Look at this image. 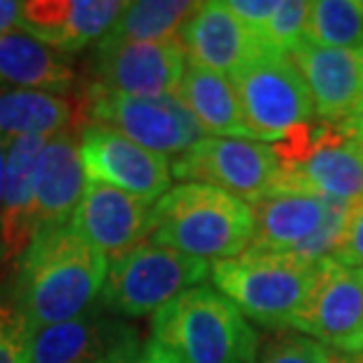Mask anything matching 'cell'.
<instances>
[{"mask_svg":"<svg viewBox=\"0 0 363 363\" xmlns=\"http://www.w3.org/2000/svg\"><path fill=\"white\" fill-rule=\"evenodd\" d=\"M231 83L257 142H279L316 116L307 83L290 55L264 50L236 71Z\"/></svg>","mask_w":363,"mask_h":363,"instance_id":"cell-7","label":"cell"},{"mask_svg":"<svg viewBox=\"0 0 363 363\" xmlns=\"http://www.w3.org/2000/svg\"><path fill=\"white\" fill-rule=\"evenodd\" d=\"M252 231L255 220L245 201L222 189L184 182L154 203L147 243L222 262L250 248Z\"/></svg>","mask_w":363,"mask_h":363,"instance_id":"cell-2","label":"cell"},{"mask_svg":"<svg viewBox=\"0 0 363 363\" xmlns=\"http://www.w3.org/2000/svg\"><path fill=\"white\" fill-rule=\"evenodd\" d=\"M307 83L314 113L325 123H342L363 97L361 60L354 50L318 48L304 40L290 52Z\"/></svg>","mask_w":363,"mask_h":363,"instance_id":"cell-18","label":"cell"},{"mask_svg":"<svg viewBox=\"0 0 363 363\" xmlns=\"http://www.w3.org/2000/svg\"><path fill=\"white\" fill-rule=\"evenodd\" d=\"M33 328L12 304H0V363H31Z\"/></svg>","mask_w":363,"mask_h":363,"instance_id":"cell-28","label":"cell"},{"mask_svg":"<svg viewBox=\"0 0 363 363\" xmlns=\"http://www.w3.org/2000/svg\"><path fill=\"white\" fill-rule=\"evenodd\" d=\"M125 10L118 0H31L21 3L19 24L60 55L99 43Z\"/></svg>","mask_w":363,"mask_h":363,"instance_id":"cell-15","label":"cell"},{"mask_svg":"<svg viewBox=\"0 0 363 363\" xmlns=\"http://www.w3.org/2000/svg\"><path fill=\"white\" fill-rule=\"evenodd\" d=\"M323 347L302 333L274 330L259 342L255 363H321Z\"/></svg>","mask_w":363,"mask_h":363,"instance_id":"cell-27","label":"cell"},{"mask_svg":"<svg viewBox=\"0 0 363 363\" xmlns=\"http://www.w3.org/2000/svg\"><path fill=\"white\" fill-rule=\"evenodd\" d=\"M304 189L323 199L357 203L363 199V142L340 123H314V137L300 161L283 170L274 189Z\"/></svg>","mask_w":363,"mask_h":363,"instance_id":"cell-12","label":"cell"},{"mask_svg":"<svg viewBox=\"0 0 363 363\" xmlns=\"http://www.w3.org/2000/svg\"><path fill=\"white\" fill-rule=\"evenodd\" d=\"M154 340L182 363H255L259 335L236 304L208 286L182 293L154 314Z\"/></svg>","mask_w":363,"mask_h":363,"instance_id":"cell-3","label":"cell"},{"mask_svg":"<svg viewBox=\"0 0 363 363\" xmlns=\"http://www.w3.org/2000/svg\"><path fill=\"white\" fill-rule=\"evenodd\" d=\"M172 177L222 189L245 203L274 191L281 161L272 144L257 140L206 137L170 163Z\"/></svg>","mask_w":363,"mask_h":363,"instance_id":"cell-8","label":"cell"},{"mask_svg":"<svg viewBox=\"0 0 363 363\" xmlns=\"http://www.w3.org/2000/svg\"><path fill=\"white\" fill-rule=\"evenodd\" d=\"M85 177L97 184L121 189L154 206L170 191V158L130 142L101 125H88L81 135Z\"/></svg>","mask_w":363,"mask_h":363,"instance_id":"cell-11","label":"cell"},{"mask_svg":"<svg viewBox=\"0 0 363 363\" xmlns=\"http://www.w3.org/2000/svg\"><path fill=\"white\" fill-rule=\"evenodd\" d=\"M19 12H21V3L0 0V35L12 31V26L19 21Z\"/></svg>","mask_w":363,"mask_h":363,"instance_id":"cell-33","label":"cell"},{"mask_svg":"<svg viewBox=\"0 0 363 363\" xmlns=\"http://www.w3.org/2000/svg\"><path fill=\"white\" fill-rule=\"evenodd\" d=\"M252 250L290 252L321 227L328 215V199L304 189L279 186L252 203Z\"/></svg>","mask_w":363,"mask_h":363,"instance_id":"cell-19","label":"cell"},{"mask_svg":"<svg viewBox=\"0 0 363 363\" xmlns=\"http://www.w3.org/2000/svg\"><path fill=\"white\" fill-rule=\"evenodd\" d=\"M106 257L71 224L38 231L19 257L14 307L35 330L88 314L104 288Z\"/></svg>","mask_w":363,"mask_h":363,"instance_id":"cell-1","label":"cell"},{"mask_svg":"<svg viewBox=\"0 0 363 363\" xmlns=\"http://www.w3.org/2000/svg\"><path fill=\"white\" fill-rule=\"evenodd\" d=\"M142 345L128 323L104 316L101 311L48 325L33 333L31 363H106Z\"/></svg>","mask_w":363,"mask_h":363,"instance_id":"cell-14","label":"cell"},{"mask_svg":"<svg viewBox=\"0 0 363 363\" xmlns=\"http://www.w3.org/2000/svg\"><path fill=\"white\" fill-rule=\"evenodd\" d=\"M321 363H363V354H345V352L325 350L323 347Z\"/></svg>","mask_w":363,"mask_h":363,"instance_id":"cell-34","label":"cell"},{"mask_svg":"<svg viewBox=\"0 0 363 363\" xmlns=\"http://www.w3.org/2000/svg\"><path fill=\"white\" fill-rule=\"evenodd\" d=\"M76 133V128H69L48 137L35 158V234L69 224L88 186L81 158V140Z\"/></svg>","mask_w":363,"mask_h":363,"instance_id":"cell-16","label":"cell"},{"mask_svg":"<svg viewBox=\"0 0 363 363\" xmlns=\"http://www.w3.org/2000/svg\"><path fill=\"white\" fill-rule=\"evenodd\" d=\"M333 259L345 267H363V199L354 203L350 224L342 241L333 252Z\"/></svg>","mask_w":363,"mask_h":363,"instance_id":"cell-29","label":"cell"},{"mask_svg":"<svg viewBox=\"0 0 363 363\" xmlns=\"http://www.w3.org/2000/svg\"><path fill=\"white\" fill-rule=\"evenodd\" d=\"M106 363H182L175 354L168 352L161 342H156L154 337L147 340V342H142L137 347L135 352L130 354H123L118 359H111Z\"/></svg>","mask_w":363,"mask_h":363,"instance_id":"cell-31","label":"cell"},{"mask_svg":"<svg viewBox=\"0 0 363 363\" xmlns=\"http://www.w3.org/2000/svg\"><path fill=\"white\" fill-rule=\"evenodd\" d=\"M340 128H342L350 137H354V140L363 142V97L359 99V104L354 106V111L340 123Z\"/></svg>","mask_w":363,"mask_h":363,"instance_id":"cell-32","label":"cell"},{"mask_svg":"<svg viewBox=\"0 0 363 363\" xmlns=\"http://www.w3.org/2000/svg\"><path fill=\"white\" fill-rule=\"evenodd\" d=\"M196 5L189 0H137L125 3V10L116 19L108 43H158L177 38L179 28L191 17Z\"/></svg>","mask_w":363,"mask_h":363,"instance_id":"cell-24","label":"cell"},{"mask_svg":"<svg viewBox=\"0 0 363 363\" xmlns=\"http://www.w3.org/2000/svg\"><path fill=\"white\" fill-rule=\"evenodd\" d=\"M276 7H279L276 0H231L229 3V10L252 35H257L259 43H262V33L274 17Z\"/></svg>","mask_w":363,"mask_h":363,"instance_id":"cell-30","label":"cell"},{"mask_svg":"<svg viewBox=\"0 0 363 363\" xmlns=\"http://www.w3.org/2000/svg\"><path fill=\"white\" fill-rule=\"evenodd\" d=\"M184 69L186 52L179 38L158 43L99 40L85 85L125 97H163L177 90Z\"/></svg>","mask_w":363,"mask_h":363,"instance_id":"cell-10","label":"cell"},{"mask_svg":"<svg viewBox=\"0 0 363 363\" xmlns=\"http://www.w3.org/2000/svg\"><path fill=\"white\" fill-rule=\"evenodd\" d=\"M45 140L48 137H21L7 149L0 206V250L7 262L24 255L35 236L33 168Z\"/></svg>","mask_w":363,"mask_h":363,"instance_id":"cell-20","label":"cell"},{"mask_svg":"<svg viewBox=\"0 0 363 363\" xmlns=\"http://www.w3.org/2000/svg\"><path fill=\"white\" fill-rule=\"evenodd\" d=\"M177 38L189 62L229 78L267 50L257 35H252L236 19L229 3L215 0L196 5L194 14L179 28Z\"/></svg>","mask_w":363,"mask_h":363,"instance_id":"cell-17","label":"cell"},{"mask_svg":"<svg viewBox=\"0 0 363 363\" xmlns=\"http://www.w3.org/2000/svg\"><path fill=\"white\" fill-rule=\"evenodd\" d=\"M76 121V128L81 123L108 128L154 154L175 158L210 137L175 92L163 97H125L85 85Z\"/></svg>","mask_w":363,"mask_h":363,"instance_id":"cell-5","label":"cell"},{"mask_svg":"<svg viewBox=\"0 0 363 363\" xmlns=\"http://www.w3.org/2000/svg\"><path fill=\"white\" fill-rule=\"evenodd\" d=\"M307 43L318 48H363V10L357 0H318L311 3Z\"/></svg>","mask_w":363,"mask_h":363,"instance_id":"cell-25","label":"cell"},{"mask_svg":"<svg viewBox=\"0 0 363 363\" xmlns=\"http://www.w3.org/2000/svg\"><path fill=\"white\" fill-rule=\"evenodd\" d=\"M210 276L206 259L184 252L142 243L128 255L113 259L101 288V304L113 314L140 318L161 311L182 293Z\"/></svg>","mask_w":363,"mask_h":363,"instance_id":"cell-6","label":"cell"},{"mask_svg":"<svg viewBox=\"0 0 363 363\" xmlns=\"http://www.w3.org/2000/svg\"><path fill=\"white\" fill-rule=\"evenodd\" d=\"M217 293H222L245 318L264 328L286 330L318 283V264L293 252L252 250L210 267Z\"/></svg>","mask_w":363,"mask_h":363,"instance_id":"cell-4","label":"cell"},{"mask_svg":"<svg viewBox=\"0 0 363 363\" xmlns=\"http://www.w3.org/2000/svg\"><path fill=\"white\" fill-rule=\"evenodd\" d=\"M0 88L67 94L76 88L69 60L24 28L0 35Z\"/></svg>","mask_w":363,"mask_h":363,"instance_id":"cell-21","label":"cell"},{"mask_svg":"<svg viewBox=\"0 0 363 363\" xmlns=\"http://www.w3.org/2000/svg\"><path fill=\"white\" fill-rule=\"evenodd\" d=\"M175 94L208 135L213 133L220 137H231V140H255L252 130L245 123L231 78L186 60L184 76H182Z\"/></svg>","mask_w":363,"mask_h":363,"instance_id":"cell-22","label":"cell"},{"mask_svg":"<svg viewBox=\"0 0 363 363\" xmlns=\"http://www.w3.org/2000/svg\"><path fill=\"white\" fill-rule=\"evenodd\" d=\"M286 330L302 333L325 350L363 354V267L321 259L314 293Z\"/></svg>","mask_w":363,"mask_h":363,"instance_id":"cell-9","label":"cell"},{"mask_svg":"<svg viewBox=\"0 0 363 363\" xmlns=\"http://www.w3.org/2000/svg\"><path fill=\"white\" fill-rule=\"evenodd\" d=\"M311 3L307 0H288L279 3L274 17L267 24L262 33V45L272 52L290 55L307 40V26H309Z\"/></svg>","mask_w":363,"mask_h":363,"instance_id":"cell-26","label":"cell"},{"mask_svg":"<svg viewBox=\"0 0 363 363\" xmlns=\"http://www.w3.org/2000/svg\"><path fill=\"white\" fill-rule=\"evenodd\" d=\"M74 113L71 101L60 94L0 88V147L21 137H52L76 128Z\"/></svg>","mask_w":363,"mask_h":363,"instance_id":"cell-23","label":"cell"},{"mask_svg":"<svg viewBox=\"0 0 363 363\" xmlns=\"http://www.w3.org/2000/svg\"><path fill=\"white\" fill-rule=\"evenodd\" d=\"M5 147H0V206H3V189H5V163H7V156L3 154Z\"/></svg>","mask_w":363,"mask_h":363,"instance_id":"cell-35","label":"cell"},{"mask_svg":"<svg viewBox=\"0 0 363 363\" xmlns=\"http://www.w3.org/2000/svg\"><path fill=\"white\" fill-rule=\"evenodd\" d=\"M361 10H363V3H361Z\"/></svg>","mask_w":363,"mask_h":363,"instance_id":"cell-37","label":"cell"},{"mask_svg":"<svg viewBox=\"0 0 363 363\" xmlns=\"http://www.w3.org/2000/svg\"><path fill=\"white\" fill-rule=\"evenodd\" d=\"M151 208L154 206L121 189L88 182L69 224L97 252L118 259L137 245L147 243Z\"/></svg>","mask_w":363,"mask_h":363,"instance_id":"cell-13","label":"cell"},{"mask_svg":"<svg viewBox=\"0 0 363 363\" xmlns=\"http://www.w3.org/2000/svg\"><path fill=\"white\" fill-rule=\"evenodd\" d=\"M359 60H361V74H363V48L359 50Z\"/></svg>","mask_w":363,"mask_h":363,"instance_id":"cell-36","label":"cell"}]
</instances>
